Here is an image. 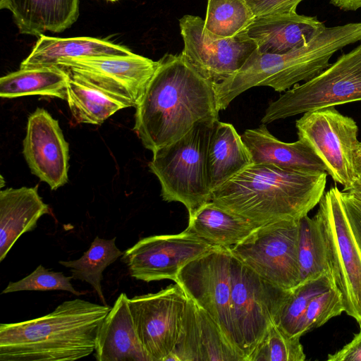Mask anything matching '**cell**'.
<instances>
[{"instance_id":"obj_12","label":"cell","mask_w":361,"mask_h":361,"mask_svg":"<svg viewBox=\"0 0 361 361\" xmlns=\"http://www.w3.org/2000/svg\"><path fill=\"white\" fill-rule=\"evenodd\" d=\"M184 48L181 54L205 78L220 82L235 73L257 49L243 31L232 37L209 32L200 17L185 15L179 19Z\"/></svg>"},{"instance_id":"obj_36","label":"cell","mask_w":361,"mask_h":361,"mask_svg":"<svg viewBox=\"0 0 361 361\" xmlns=\"http://www.w3.org/2000/svg\"><path fill=\"white\" fill-rule=\"evenodd\" d=\"M330 4L343 11H357L361 8V0H330Z\"/></svg>"},{"instance_id":"obj_38","label":"cell","mask_w":361,"mask_h":361,"mask_svg":"<svg viewBox=\"0 0 361 361\" xmlns=\"http://www.w3.org/2000/svg\"><path fill=\"white\" fill-rule=\"evenodd\" d=\"M355 171L357 176H361V155H356Z\"/></svg>"},{"instance_id":"obj_39","label":"cell","mask_w":361,"mask_h":361,"mask_svg":"<svg viewBox=\"0 0 361 361\" xmlns=\"http://www.w3.org/2000/svg\"><path fill=\"white\" fill-rule=\"evenodd\" d=\"M356 155H361V142H360Z\"/></svg>"},{"instance_id":"obj_35","label":"cell","mask_w":361,"mask_h":361,"mask_svg":"<svg viewBox=\"0 0 361 361\" xmlns=\"http://www.w3.org/2000/svg\"><path fill=\"white\" fill-rule=\"evenodd\" d=\"M360 331L348 343L334 354H329V361H361V324Z\"/></svg>"},{"instance_id":"obj_24","label":"cell","mask_w":361,"mask_h":361,"mask_svg":"<svg viewBox=\"0 0 361 361\" xmlns=\"http://www.w3.org/2000/svg\"><path fill=\"white\" fill-rule=\"evenodd\" d=\"M70 75L59 66L20 68L0 78V96L13 99L42 95L66 99Z\"/></svg>"},{"instance_id":"obj_15","label":"cell","mask_w":361,"mask_h":361,"mask_svg":"<svg viewBox=\"0 0 361 361\" xmlns=\"http://www.w3.org/2000/svg\"><path fill=\"white\" fill-rule=\"evenodd\" d=\"M168 360L245 361V357L212 317L188 298L182 329Z\"/></svg>"},{"instance_id":"obj_29","label":"cell","mask_w":361,"mask_h":361,"mask_svg":"<svg viewBox=\"0 0 361 361\" xmlns=\"http://www.w3.org/2000/svg\"><path fill=\"white\" fill-rule=\"evenodd\" d=\"M255 16L245 0H208L205 28L221 37H232L245 30Z\"/></svg>"},{"instance_id":"obj_2","label":"cell","mask_w":361,"mask_h":361,"mask_svg":"<svg viewBox=\"0 0 361 361\" xmlns=\"http://www.w3.org/2000/svg\"><path fill=\"white\" fill-rule=\"evenodd\" d=\"M327 175L252 164L213 190L210 201L259 226L299 220L319 204Z\"/></svg>"},{"instance_id":"obj_3","label":"cell","mask_w":361,"mask_h":361,"mask_svg":"<svg viewBox=\"0 0 361 361\" xmlns=\"http://www.w3.org/2000/svg\"><path fill=\"white\" fill-rule=\"evenodd\" d=\"M82 299L66 300L44 316L0 324V361H72L92 354L111 310Z\"/></svg>"},{"instance_id":"obj_26","label":"cell","mask_w":361,"mask_h":361,"mask_svg":"<svg viewBox=\"0 0 361 361\" xmlns=\"http://www.w3.org/2000/svg\"><path fill=\"white\" fill-rule=\"evenodd\" d=\"M116 238L111 240L97 236L90 248L75 260L59 261L62 266L69 268L73 279L85 281L93 288L102 304L107 305L102 288L103 271L114 263L123 252L115 243Z\"/></svg>"},{"instance_id":"obj_6","label":"cell","mask_w":361,"mask_h":361,"mask_svg":"<svg viewBox=\"0 0 361 361\" xmlns=\"http://www.w3.org/2000/svg\"><path fill=\"white\" fill-rule=\"evenodd\" d=\"M324 238L329 272L345 312L361 324V251L336 186L325 192L314 215Z\"/></svg>"},{"instance_id":"obj_41","label":"cell","mask_w":361,"mask_h":361,"mask_svg":"<svg viewBox=\"0 0 361 361\" xmlns=\"http://www.w3.org/2000/svg\"><path fill=\"white\" fill-rule=\"evenodd\" d=\"M106 1H111V2H115V1H118V0H106Z\"/></svg>"},{"instance_id":"obj_18","label":"cell","mask_w":361,"mask_h":361,"mask_svg":"<svg viewBox=\"0 0 361 361\" xmlns=\"http://www.w3.org/2000/svg\"><path fill=\"white\" fill-rule=\"evenodd\" d=\"M94 351L98 361H151L137 334L126 293L119 295L101 324Z\"/></svg>"},{"instance_id":"obj_11","label":"cell","mask_w":361,"mask_h":361,"mask_svg":"<svg viewBox=\"0 0 361 361\" xmlns=\"http://www.w3.org/2000/svg\"><path fill=\"white\" fill-rule=\"evenodd\" d=\"M188 297L176 283L154 293L128 298L133 323L151 361H166L174 349Z\"/></svg>"},{"instance_id":"obj_4","label":"cell","mask_w":361,"mask_h":361,"mask_svg":"<svg viewBox=\"0 0 361 361\" xmlns=\"http://www.w3.org/2000/svg\"><path fill=\"white\" fill-rule=\"evenodd\" d=\"M361 41V23L326 27L304 46L285 54H264L257 49L233 75L215 83L218 108L226 109L250 88L269 86L283 92L308 81L330 66L335 52Z\"/></svg>"},{"instance_id":"obj_7","label":"cell","mask_w":361,"mask_h":361,"mask_svg":"<svg viewBox=\"0 0 361 361\" xmlns=\"http://www.w3.org/2000/svg\"><path fill=\"white\" fill-rule=\"evenodd\" d=\"M361 101V42L318 75L272 102L262 123L307 111Z\"/></svg>"},{"instance_id":"obj_28","label":"cell","mask_w":361,"mask_h":361,"mask_svg":"<svg viewBox=\"0 0 361 361\" xmlns=\"http://www.w3.org/2000/svg\"><path fill=\"white\" fill-rule=\"evenodd\" d=\"M333 286L329 273L300 283L290 290L275 324L289 336H297L298 329L310 301Z\"/></svg>"},{"instance_id":"obj_19","label":"cell","mask_w":361,"mask_h":361,"mask_svg":"<svg viewBox=\"0 0 361 361\" xmlns=\"http://www.w3.org/2000/svg\"><path fill=\"white\" fill-rule=\"evenodd\" d=\"M37 188L38 185L1 190L0 262L23 234L33 231L38 220L50 213Z\"/></svg>"},{"instance_id":"obj_8","label":"cell","mask_w":361,"mask_h":361,"mask_svg":"<svg viewBox=\"0 0 361 361\" xmlns=\"http://www.w3.org/2000/svg\"><path fill=\"white\" fill-rule=\"evenodd\" d=\"M295 127L298 138L311 147L328 175L343 186L342 191L350 188L357 177L355 158L360 142L356 121L329 106L304 113Z\"/></svg>"},{"instance_id":"obj_34","label":"cell","mask_w":361,"mask_h":361,"mask_svg":"<svg viewBox=\"0 0 361 361\" xmlns=\"http://www.w3.org/2000/svg\"><path fill=\"white\" fill-rule=\"evenodd\" d=\"M341 196L352 232L361 251V209L355 197L348 192L341 190Z\"/></svg>"},{"instance_id":"obj_31","label":"cell","mask_w":361,"mask_h":361,"mask_svg":"<svg viewBox=\"0 0 361 361\" xmlns=\"http://www.w3.org/2000/svg\"><path fill=\"white\" fill-rule=\"evenodd\" d=\"M343 312H345V307L341 294L333 286L310 301L298 329L297 336L301 337L305 333L324 325Z\"/></svg>"},{"instance_id":"obj_13","label":"cell","mask_w":361,"mask_h":361,"mask_svg":"<svg viewBox=\"0 0 361 361\" xmlns=\"http://www.w3.org/2000/svg\"><path fill=\"white\" fill-rule=\"evenodd\" d=\"M213 247L185 229L178 234L142 238L123 252L121 259L137 280L176 281L183 267Z\"/></svg>"},{"instance_id":"obj_37","label":"cell","mask_w":361,"mask_h":361,"mask_svg":"<svg viewBox=\"0 0 361 361\" xmlns=\"http://www.w3.org/2000/svg\"><path fill=\"white\" fill-rule=\"evenodd\" d=\"M344 192H348L349 194H350L351 195L361 201V176H357L353 186L348 190Z\"/></svg>"},{"instance_id":"obj_21","label":"cell","mask_w":361,"mask_h":361,"mask_svg":"<svg viewBox=\"0 0 361 361\" xmlns=\"http://www.w3.org/2000/svg\"><path fill=\"white\" fill-rule=\"evenodd\" d=\"M252 164L250 154L234 126L219 119L215 121L207 154V178L212 192Z\"/></svg>"},{"instance_id":"obj_10","label":"cell","mask_w":361,"mask_h":361,"mask_svg":"<svg viewBox=\"0 0 361 361\" xmlns=\"http://www.w3.org/2000/svg\"><path fill=\"white\" fill-rule=\"evenodd\" d=\"M57 66L63 68L71 78L94 86L126 107H136L158 61L133 53L63 59Z\"/></svg>"},{"instance_id":"obj_22","label":"cell","mask_w":361,"mask_h":361,"mask_svg":"<svg viewBox=\"0 0 361 361\" xmlns=\"http://www.w3.org/2000/svg\"><path fill=\"white\" fill-rule=\"evenodd\" d=\"M133 52L126 47L90 37L61 38L42 35L20 68L57 66L59 60L96 56H127Z\"/></svg>"},{"instance_id":"obj_25","label":"cell","mask_w":361,"mask_h":361,"mask_svg":"<svg viewBox=\"0 0 361 361\" xmlns=\"http://www.w3.org/2000/svg\"><path fill=\"white\" fill-rule=\"evenodd\" d=\"M66 101L78 123L100 125L116 111L126 108L94 86L70 76Z\"/></svg>"},{"instance_id":"obj_20","label":"cell","mask_w":361,"mask_h":361,"mask_svg":"<svg viewBox=\"0 0 361 361\" xmlns=\"http://www.w3.org/2000/svg\"><path fill=\"white\" fill-rule=\"evenodd\" d=\"M0 8L12 13L19 32L39 37L61 32L79 17V0H0Z\"/></svg>"},{"instance_id":"obj_23","label":"cell","mask_w":361,"mask_h":361,"mask_svg":"<svg viewBox=\"0 0 361 361\" xmlns=\"http://www.w3.org/2000/svg\"><path fill=\"white\" fill-rule=\"evenodd\" d=\"M259 226L208 202L189 214L187 231L214 247L231 248Z\"/></svg>"},{"instance_id":"obj_33","label":"cell","mask_w":361,"mask_h":361,"mask_svg":"<svg viewBox=\"0 0 361 361\" xmlns=\"http://www.w3.org/2000/svg\"><path fill=\"white\" fill-rule=\"evenodd\" d=\"M302 0H245L255 17L296 13Z\"/></svg>"},{"instance_id":"obj_16","label":"cell","mask_w":361,"mask_h":361,"mask_svg":"<svg viewBox=\"0 0 361 361\" xmlns=\"http://www.w3.org/2000/svg\"><path fill=\"white\" fill-rule=\"evenodd\" d=\"M324 27L317 17L293 13L255 17L243 32L257 51L285 54L304 46Z\"/></svg>"},{"instance_id":"obj_40","label":"cell","mask_w":361,"mask_h":361,"mask_svg":"<svg viewBox=\"0 0 361 361\" xmlns=\"http://www.w3.org/2000/svg\"><path fill=\"white\" fill-rule=\"evenodd\" d=\"M355 201H356V202H357V205H358V206L360 207V208L361 209V201H360V200H358V199L355 198Z\"/></svg>"},{"instance_id":"obj_30","label":"cell","mask_w":361,"mask_h":361,"mask_svg":"<svg viewBox=\"0 0 361 361\" xmlns=\"http://www.w3.org/2000/svg\"><path fill=\"white\" fill-rule=\"evenodd\" d=\"M300 338L273 324L247 361H304L306 355Z\"/></svg>"},{"instance_id":"obj_9","label":"cell","mask_w":361,"mask_h":361,"mask_svg":"<svg viewBox=\"0 0 361 361\" xmlns=\"http://www.w3.org/2000/svg\"><path fill=\"white\" fill-rule=\"evenodd\" d=\"M299 220H281L256 228L228 248L241 262L271 283L292 290L300 283Z\"/></svg>"},{"instance_id":"obj_27","label":"cell","mask_w":361,"mask_h":361,"mask_svg":"<svg viewBox=\"0 0 361 361\" xmlns=\"http://www.w3.org/2000/svg\"><path fill=\"white\" fill-rule=\"evenodd\" d=\"M298 262L300 283L329 273L324 241L315 216L299 219Z\"/></svg>"},{"instance_id":"obj_17","label":"cell","mask_w":361,"mask_h":361,"mask_svg":"<svg viewBox=\"0 0 361 361\" xmlns=\"http://www.w3.org/2000/svg\"><path fill=\"white\" fill-rule=\"evenodd\" d=\"M255 164H272L282 169L304 172H326L324 163L311 147L299 139L284 142L274 137L263 123L247 129L241 135Z\"/></svg>"},{"instance_id":"obj_5","label":"cell","mask_w":361,"mask_h":361,"mask_svg":"<svg viewBox=\"0 0 361 361\" xmlns=\"http://www.w3.org/2000/svg\"><path fill=\"white\" fill-rule=\"evenodd\" d=\"M215 121L199 122L180 139L153 152L149 163L160 183L162 199L182 203L188 214L211 200L207 154Z\"/></svg>"},{"instance_id":"obj_14","label":"cell","mask_w":361,"mask_h":361,"mask_svg":"<svg viewBox=\"0 0 361 361\" xmlns=\"http://www.w3.org/2000/svg\"><path fill=\"white\" fill-rule=\"evenodd\" d=\"M68 144L57 120L37 108L27 119L23 153L32 173L56 190L68 181Z\"/></svg>"},{"instance_id":"obj_1","label":"cell","mask_w":361,"mask_h":361,"mask_svg":"<svg viewBox=\"0 0 361 361\" xmlns=\"http://www.w3.org/2000/svg\"><path fill=\"white\" fill-rule=\"evenodd\" d=\"M134 131L152 151L185 135L197 123L218 120L214 83L181 54H166L135 107Z\"/></svg>"},{"instance_id":"obj_32","label":"cell","mask_w":361,"mask_h":361,"mask_svg":"<svg viewBox=\"0 0 361 361\" xmlns=\"http://www.w3.org/2000/svg\"><path fill=\"white\" fill-rule=\"evenodd\" d=\"M73 277L66 276L62 272L50 271L42 264L30 274L16 281L9 282L2 294L21 290H66L75 295L85 294L76 290L71 283Z\"/></svg>"}]
</instances>
